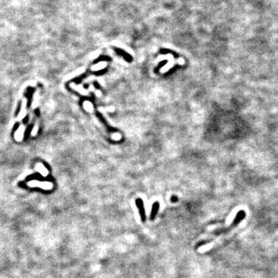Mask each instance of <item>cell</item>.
I'll list each match as a JSON object with an SVG mask.
<instances>
[{"label":"cell","instance_id":"cell-1","mask_svg":"<svg viewBox=\"0 0 278 278\" xmlns=\"http://www.w3.org/2000/svg\"><path fill=\"white\" fill-rule=\"evenodd\" d=\"M28 186L30 187H39L43 189H51L53 187V184L49 181H31L28 182Z\"/></svg>","mask_w":278,"mask_h":278},{"label":"cell","instance_id":"cell-2","mask_svg":"<svg viewBox=\"0 0 278 278\" xmlns=\"http://www.w3.org/2000/svg\"><path fill=\"white\" fill-rule=\"evenodd\" d=\"M135 203H136L137 206H138V208L139 213H140V216H141L142 220L143 222H144L145 221V219H146V216H145V211H144L143 201H142L141 199H136V201H135Z\"/></svg>","mask_w":278,"mask_h":278},{"label":"cell","instance_id":"cell-3","mask_svg":"<svg viewBox=\"0 0 278 278\" xmlns=\"http://www.w3.org/2000/svg\"><path fill=\"white\" fill-rule=\"evenodd\" d=\"M25 129L26 127H24L23 125H20L19 127L17 129V131L15 133V139L16 140L17 142H21L23 138V134H24V131H25Z\"/></svg>","mask_w":278,"mask_h":278},{"label":"cell","instance_id":"cell-4","mask_svg":"<svg viewBox=\"0 0 278 278\" xmlns=\"http://www.w3.org/2000/svg\"><path fill=\"white\" fill-rule=\"evenodd\" d=\"M36 169L40 172L42 176H47L48 175V170L46 168V167L42 165V163H37L36 165Z\"/></svg>","mask_w":278,"mask_h":278},{"label":"cell","instance_id":"cell-5","mask_svg":"<svg viewBox=\"0 0 278 278\" xmlns=\"http://www.w3.org/2000/svg\"><path fill=\"white\" fill-rule=\"evenodd\" d=\"M158 209H159V203L158 202H155V203H153V205H152V209H151V219L153 220L155 218V216L158 213Z\"/></svg>","mask_w":278,"mask_h":278},{"label":"cell","instance_id":"cell-6","mask_svg":"<svg viewBox=\"0 0 278 278\" xmlns=\"http://www.w3.org/2000/svg\"><path fill=\"white\" fill-rule=\"evenodd\" d=\"M26 100H24L23 102V104L21 106V109H20V112H19V115H18V119L19 120H22L23 118L25 117L26 114Z\"/></svg>","mask_w":278,"mask_h":278},{"label":"cell","instance_id":"cell-7","mask_svg":"<svg viewBox=\"0 0 278 278\" xmlns=\"http://www.w3.org/2000/svg\"><path fill=\"white\" fill-rule=\"evenodd\" d=\"M37 131H38V126L37 125H36L35 126H34V127H33L32 132H31V134H32L33 136H35L36 134H37Z\"/></svg>","mask_w":278,"mask_h":278},{"label":"cell","instance_id":"cell-8","mask_svg":"<svg viewBox=\"0 0 278 278\" xmlns=\"http://www.w3.org/2000/svg\"><path fill=\"white\" fill-rule=\"evenodd\" d=\"M178 200H179V199H178V198H177L176 196H172V202H177Z\"/></svg>","mask_w":278,"mask_h":278}]
</instances>
